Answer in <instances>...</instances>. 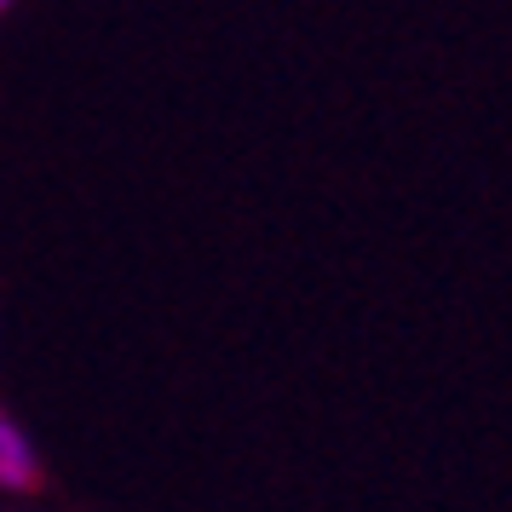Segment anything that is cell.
<instances>
[{"label":"cell","instance_id":"6da1fadb","mask_svg":"<svg viewBox=\"0 0 512 512\" xmlns=\"http://www.w3.org/2000/svg\"><path fill=\"white\" fill-rule=\"evenodd\" d=\"M41 489V455L35 438L24 432V420L0 403V501H29Z\"/></svg>","mask_w":512,"mask_h":512}]
</instances>
